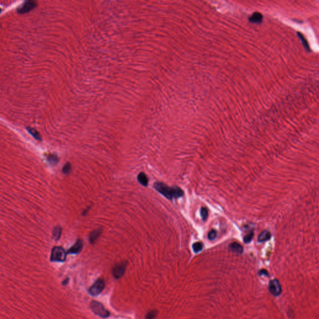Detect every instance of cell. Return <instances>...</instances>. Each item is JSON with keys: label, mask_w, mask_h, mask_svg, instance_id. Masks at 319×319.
I'll use <instances>...</instances> for the list:
<instances>
[{"label": "cell", "mask_w": 319, "mask_h": 319, "mask_svg": "<svg viewBox=\"0 0 319 319\" xmlns=\"http://www.w3.org/2000/svg\"><path fill=\"white\" fill-rule=\"evenodd\" d=\"M253 236H254V232H253V231H251L247 235H246L245 237H244L243 241H244V242H245V243H249L252 241Z\"/></svg>", "instance_id": "cell-20"}, {"label": "cell", "mask_w": 319, "mask_h": 319, "mask_svg": "<svg viewBox=\"0 0 319 319\" xmlns=\"http://www.w3.org/2000/svg\"><path fill=\"white\" fill-rule=\"evenodd\" d=\"M102 233V229H97L93 231L89 236V241L91 244L95 242V241L99 238Z\"/></svg>", "instance_id": "cell-12"}, {"label": "cell", "mask_w": 319, "mask_h": 319, "mask_svg": "<svg viewBox=\"0 0 319 319\" xmlns=\"http://www.w3.org/2000/svg\"><path fill=\"white\" fill-rule=\"evenodd\" d=\"M47 160L49 162V163L52 165H55L57 164L58 163V161H59V158L58 157L55 155V154H51L48 157H47Z\"/></svg>", "instance_id": "cell-17"}, {"label": "cell", "mask_w": 319, "mask_h": 319, "mask_svg": "<svg viewBox=\"0 0 319 319\" xmlns=\"http://www.w3.org/2000/svg\"><path fill=\"white\" fill-rule=\"evenodd\" d=\"M216 235H217L216 231L215 230H212L211 231H210L209 232V233L208 234V237L210 240L212 241L216 237Z\"/></svg>", "instance_id": "cell-23"}, {"label": "cell", "mask_w": 319, "mask_h": 319, "mask_svg": "<svg viewBox=\"0 0 319 319\" xmlns=\"http://www.w3.org/2000/svg\"><path fill=\"white\" fill-rule=\"evenodd\" d=\"M137 180L139 181V182L142 184L143 186H148V177L143 172H141L140 173L139 175H138V177H137Z\"/></svg>", "instance_id": "cell-14"}, {"label": "cell", "mask_w": 319, "mask_h": 319, "mask_svg": "<svg viewBox=\"0 0 319 319\" xmlns=\"http://www.w3.org/2000/svg\"><path fill=\"white\" fill-rule=\"evenodd\" d=\"M83 248V242L81 239H78L76 242L68 250L67 254H77L79 253Z\"/></svg>", "instance_id": "cell-8"}, {"label": "cell", "mask_w": 319, "mask_h": 319, "mask_svg": "<svg viewBox=\"0 0 319 319\" xmlns=\"http://www.w3.org/2000/svg\"><path fill=\"white\" fill-rule=\"evenodd\" d=\"M127 266V261H123L118 263L114 266L112 269V274L116 279H119L122 277L125 273Z\"/></svg>", "instance_id": "cell-5"}, {"label": "cell", "mask_w": 319, "mask_h": 319, "mask_svg": "<svg viewBox=\"0 0 319 319\" xmlns=\"http://www.w3.org/2000/svg\"><path fill=\"white\" fill-rule=\"evenodd\" d=\"M269 290V292L275 296H278L281 294L282 288H281V286L278 280L274 279L270 281Z\"/></svg>", "instance_id": "cell-6"}, {"label": "cell", "mask_w": 319, "mask_h": 319, "mask_svg": "<svg viewBox=\"0 0 319 319\" xmlns=\"http://www.w3.org/2000/svg\"><path fill=\"white\" fill-rule=\"evenodd\" d=\"M68 282H69V279H66L65 280L63 281V285H67V283H68Z\"/></svg>", "instance_id": "cell-25"}, {"label": "cell", "mask_w": 319, "mask_h": 319, "mask_svg": "<svg viewBox=\"0 0 319 319\" xmlns=\"http://www.w3.org/2000/svg\"><path fill=\"white\" fill-rule=\"evenodd\" d=\"M71 169H72L71 164L70 163L67 162L63 168V172L64 174L67 175L70 172Z\"/></svg>", "instance_id": "cell-21"}, {"label": "cell", "mask_w": 319, "mask_h": 319, "mask_svg": "<svg viewBox=\"0 0 319 319\" xmlns=\"http://www.w3.org/2000/svg\"><path fill=\"white\" fill-rule=\"evenodd\" d=\"M154 187L157 192L168 199L178 198L184 195V192L177 186L170 187L161 182H156L154 184Z\"/></svg>", "instance_id": "cell-1"}, {"label": "cell", "mask_w": 319, "mask_h": 319, "mask_svg": "<svg viewBox=\"0 0 319 319\" xmlns=\"http://www.w3.org/2000/svg\"><path fill=\"white\" fill-rule=\"evenodd\" d=\"M157 315V312L156 310H151L146 315V319H154Z\"/></svg>", "instance_id": "cell-22"}, {"label": "cell", "mask_w": 319, "mask_h": 319, "mask_svg": "<svg viewBox=\"0 0 319 319\" xmlns=\"http://www.w3.org/2000/svg\"><path fill=\"white\" fill-rule=\"evenodd\" d=\"M67 253L60 246H55L52 248L50 260L52 262H64L66 259Z\"/></svg>", "instance_id": "cell-2"}, {"label": "cell", "mask_w": 319, "mask_h": 319, "mask_svg": "<svg viewBox=\"0 0 319 319\" xmlns=\"http://www.w3.org/2000/svg\"><path fill=\"white\" fill-rule=\"evenodd\" d=\"M27 130L29 132V134H31V135L35 138L36 140H41V135L39 134V132H37V131L31 127H28L27 128Z\"/></svg>", "instance_id": "cell-16"}, {"label": "cell", "mask_w": 319, "mask_h": 319, "mask_svg": "<svg viewBox=\"0 0 319 319\" xmlns=\"http://www.w3.org/2000/svg\"><path fill=\"white\" fill-rule=\"evenodd\" d=\"M271 233L268 231H264L259 235L257 240L259 242H265V241L269 240L271 239Z\"/></svg>", "instance_id": "cell-13"}, {"label": "cell", "mask_w": 319, "mask_h": 319, "mask_svg": "<svg viewBox=\"0 0 319 319\" xmlns=\"http://www.w3.org/2000/svg\"><path fill=\"white\" fill-rule=\"evenodd\" d=\"M248 20L251 23L259 24L263 20V16L259 12H254L249 17Z\"/></svg>", "instance_id": "cell-9"}, {"label": "cell", "mask_w": 319, "mask_h": 319, "mask_svg": "<svg viewBox=\"0 0 319 319\" xmlns=\"http://www.w3.org/2000/svg\"><path fill=\"white\" fill-rule=\"evenodd\" d=\"M229 250L234 253L241 254V253H242L244 249H243V247L240 245V244H239L238 242H234L230 245Z\"/></svg>", "instance_id": "cell-10"}, {"label": "cell", "mask_w": 319, "mask_h": 319, "mask_svg": "<svg viewBox=\"0 0 319 319\" xmlns=\"http://www.w3.org/2000/svg\"><path fill=\"white\" fill-rule=\"evenodd\" d=\"M259 275H268V276L269 275H268V271H267L266 270H265V269H262V270H260V271H259Z\"/></svg>", "instance_id": "cell-24"}, {"label": "cell", "mask_w": 319, "mask_h": 319, "mask_svg": "<svg viewBox=\"0 0 319 319\" xmlns=\"http://www.w3.org/2000/svg\"><path fill=\"white\" fill-rule=\"evenodd\" d=\"M200 214H201V218L203 221H206V219H207L208 218V209L205 208V207H203L201 208L200 210Z\"/></svg>", "instance_id": "cell-19"}, {"label": "cell", "mask_w": 319, "mask_h": 319, "mask_svg": "<svg viewBox=\"0 0 319 319\" xmlns=\"http://www.w3.org/2000/svg\"><path fill=\"white\" fill-rule=\"evenodd\" d=\"M297 35H298V37L300 38V40H301V42H302L304 48L306 49V50L307 52H310V48L309 44L307 40L306 39V37H304V36L301 32H297Z\"/></svg>", "instance_id": "cell-15"}, {"label": "cell", "mask_w": 319, "mask_h": 319, "mask_svg": "<svg viewBox=\"0 0 319 319\" xmlns=\"http://www.w3.org/2000/svg\"><path fill=\"white\" fill-rule=\"evenodd\" d=\"M62 234V228L60 226H55L52 230V239L55 241H58L61 236Z\"/></svg>", "instance_id": "cell-11"}, {"label": "cell", "mask_w": 319, "mask_h": 319, "mask_svg": "<svg viewBox=\"0 0 319 319\" xmlns=\"http://www.w3.org/2000/svg\"><path fill=\"white\" fill-rule=\"evenodd\" d=\"M37 6V3L34 1H28L25 2L23 5L20 6L17 11L19 13L24 14L29 12Z\"/></svg>", "instance_id": "cell-7"}, {"label": "cell", "mask_w": 319, "mask_h": 319, "mask_svg": "<svg viewBox=\"0 0 319 319\" xmlns=\"http://www.w3.org/2000/svg\"><path fill=\"white\" fill-rule=\"evenodd\" d=\"M105 287V283L103 279H99L94 283L89 289V292L92 296H97L99 295Z\"/></svg>", "instance_id": "cell-4"}, {"label": "cell", "mask_w": 319, "mask_h": 319, "mask_svg": "<svg viewBox=\"0 0 319 319\" xmlns=\"http://www.w3.org/2000/svg\"><path fill=\"white\" fill-rule=\"evenodd\" d=\"M90 308L93 313L102 318H107L110 315V312L104 308L102 304L97 301H92L90 303Z\"/></svg>", "instance_id": "cell-3"}, {"label": "cell", "mask_w": 319, "mask_h": 319, "mask_svg": "<svg viewBox=\"0 0 319 319\" xmlns=\"http://www.w3.org/2000/svg\"><path fill=\"white\" fill-rule=\"evenodd\" d=\"M193 249L195 253H198L201 251L203 248V244L201 242H196L193 244Z\"/></svg>", "instance_id": "cell-18"}]
</instances>
